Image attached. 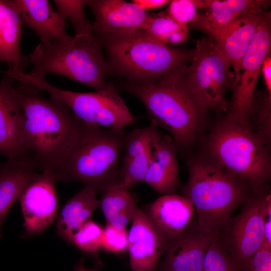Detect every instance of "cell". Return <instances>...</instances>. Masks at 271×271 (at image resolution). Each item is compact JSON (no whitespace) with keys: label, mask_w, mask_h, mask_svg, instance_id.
Returning a JSON list of instances; mask_svg holds the SVG:
<instances>
[{"label":"cell","mask_w":271,"mask_h":271,"mask_svg":"<svg viewBox=\"0 0 271 271\" xmlns=\"http://www.w3.org/2000/svg\"><path fill=\"white\" fill-rule=\"evenodd\" d=\"M23 25L12 0H0L1 64L6 62L8 69L25 71L29 63L20 48Z\"/></svg>","instance_id":"44dd1931"},{"label":"cell","mask_w":271,"mask_h":271,"mask_svg":"<svg viewBox=\"0 0 271 271\" xmlns=\"http://www.w3.org/2000/svg\"><path fill=\"white\" fill-rule=\"evenodd\" d=\"M263 13L239 17L230 24L222 26L210 23L203 14H199L197 19L188 26L189 30H198L206 33L228 58L235 76L236 85L240 79L241 61Z\"/></svg>","instance_id":"4fadbf2b"},{"label":"cell","mask_w":271,"mask_h":271,"mask_svg":"<svg viewBox=\"0 0 271 271\" xmlns=\"http://www.w3.org/2000/svg\"><path fill=\"white\" fill-rule=\"evenodd\" d=\"M102 45L93 34L74 36L68 41L39 44L28 56L30 73L45 78L48 74L63 76L85 84L96 91L105 89L109 65L105 60Z\"/></svg>","instance_id":"8992f818"},{"label":"cell","mask_w":271,"mask_h":271,"mask_svg":"<svg viewBox=\"0 0 271 271\" xmlns=\"http://www.w3.org/2000/svg\"><path fill=\"white\" fill-rule=\"evenodd\" d=\"M127 245L128 232L125 228H118L106 224L102 248L110 252L119 253L127 249Z\"/></svg>","instance_id":"1f68e13d"},{"label":"cell","mask_w":271,"mask_h":271,"mask_svg":"<svg viewBox=\"0 0 271 271\" xmlns=\"http://www.w3.org/2000/svg\"><path fill=\"white\" fill-rule=\"evenodd\" d=\"M104 228L91 220L80 227L74 233L71 243L88 253H95L102 248Z\"/></svg>","instance_id":"f1b7e54d"},{"label":"cell","mask_w":271,"mask_h":271,"mask_svg":"<svg viewBox=\"0 0 271 271\" xmlns=\"http://www.w3.org/2000/svg\"><path fill=\"white\" fill-rule=\"evenodd\" d=\"M193 51L185 73L188 86L207 111L225 110L226 91L236 85L229 59L208 36L198 39Z\"/></svg>","instance_id":"9c48e42d"},{"label":"cell","mask_w":271,"mask_h":271,"mask_svg":"<svg viewBox=\"0 0 271 271\" xmlns=\"http://www.w3.org/2000/svg\"><path fill=\"white\" fill-rule=\"evenodd\" d=\"M241 271H271V248L262 246L247 261Z\"/></svg>","instance_id":"d6a6232c"},{"label":"cell","mask_w":271,"mask_h":271,"mask_svg":"<svg viewBox=\"0 0 271 271\" xmlns=\"http://www.w3.org/2000/svg\"><path fill=\"white\" fill-rule=\"evenodd\" d=\"M2 58V46H1V37H0V64Z\"/></svg>","instance_id":"74e56055"},{"label":"cell","mask_w":271,"mask_h":271,"mask_svg":"<svg viewBox=\"0 0 271 271\" xmlns=\"http://www.w3.org/2000/svg\"><path fill=\"white\" fill-rule=\"evenodd\" d=\"M128 232L127 249L133 271H157L168 243L145 212L138 207Z\"/></svg>","instance_id":"9a60e30c"},{"label":"cell","mask_w":271,"mask_h":271,"mask_svg":"<svg viewBox=\"0 0 271 271\" xmlns=\"http://www.w3.org/2000/svg\"><path fill=\"white\" fill-rule=\"evenodd\" d=\"M192 201L184 196L164 194L151 203L146 213L169 243L192 225L195 214Z\"/></svg>","instance_id":"ac0fdd59"},{"label":"cell","mask_w":271,"mask_h":271,"mask_svg":"<svg viewBox=\"0 0 271 271\" xmlns=\"http://www.w3.org/2000/svg\"><path fill=\"white\" fill-rule=\"evenodd\" d=\"M98 193L94 188L85 186L66 202L57 218L60 237L71 243L77 229L91 220L93 213L99 207Z\"/></svg>","instance_id":"603a6c76"},{"label":"cell","mask_w":271,"mask_h":271,"mask_svg":"<svg viewBox=\"0 0 271 271\" xmlns=\"http://www.w3.org/2000/svg\"><path fill=\"white\" fill-rule=\"evenodd\" d=\"M202 271H238L219 237L207 249Z\"/></svg>","instance_id":"f546056e"},{"label":"cell","mask_w":271,"mask_h":271,"mask_svg":"<svg viewBox=\"0 0 271 271\" xmlns=\"http://www.w3.org/2000/svg\"><path fill=\"white\" fill-rule=\"evenodd\" d=\"M209 158L229 173L253 187L266 185L271 173L269 146L249 126L229 116L213 129L207 142Z\"/></svg>","instance_id":"52a82bcc"},{"label":"cell","mask_w":271,"mask_h":271,"mask_svg":"<svg viewBox=\"0 0 271 271\" xmlns=\"http://www.w3.org/2000/svg\"><path fill=\"white\" fill-rule=\"evenodd\" d=\"M216 238L193 221L183 234L168 244L163 271H202L207 249Z\"/></svg>","instance_id":"e0dca14e"},{"label":"cell","mask_w":271,"mask_h":271,"mask_svg":"<svg viewBox=\"0 0 271 271\" xmlns=\"http://www.w3.org/2000/svg\"><path fill=\"white\" fill-rule=\"evenodd\" d=\"M255 188L229 173L210 158H200L188 164V180L183 196L192 201L200 229L218 237L233 212Z\"/></svg>","instance_id":"3957f363"},{"label":"cell","mask_w":271,"mask_h":271,"mask_svg":"<svg viewBox=\"0 0 271 271\" xmlns=\"http://www.w3.org/2000/svg\"><path fill=\"white\" fill-rule=\"evenodd\" d=\"M97 37V36H96ZM107 51L110 63L129 83H156L187 65L194 51L170 46L146 36L142 31L119 36L97 37Z\"/></svg>","instance_id":"5b68a950"},{"label":"cell","mask_w":271,"mask_h":271,"mask_svg":"<svg viewBox=\"0 0 271 271\" xmlns=\"http://www.w3.org/2000/svg\"><path fill=\"white\" fill-rule=\"evenodd\" d=\"M262 246L271 248V200L268 202L265 211Z\"/></svg>","instance_id":"836d02e7"},{"label":"cell","mask_w":271,"mask_h":271,"mask_svg":"<svg viewBox=\"0 0 271 271\" xmlns=\"http://www.w3.org/2000/svg\"><path fill=\"white\" fill-rule=\"evenodd\" d=\"M57 181L53 173L46 169L39 172L21 193L18 199L26 235L43 232L56 217L58 206L55 189Z\"/></svg>","instance_id":"7c38bea8"},{"label":"cell","mask_w":271,"mask_h":271,"mask_svg":"<svg viewBox=\"0 0 271 271\" xmlns=\"http://www.w3.org/2000/svg\"><path fill=\"white\" fill-rule=\"evenodd\" d=\"M128 190L116 184L102 192L98 199V208L101 209L106 224L122 229L132 221L138 207Z\"/></svg>","instance_id":"cb8c5ba5"},{"label":"cell","mask_w":271,"mask_h":271,"mask_svg":"<svg viewBox=\"0 0 271 271\" xmlns=\"http://www.w3.org/2000/svg\"><path fill=\"white\" fill-rule=\"evenodd\" d=\"M23 113L22 142L37 171L55 174L64 165L84 123L61 101L35 87L15 86Z\"/></svg>","instance_id":"6da1fadb"},{"label":"cell","mask_w":271,"mask_h":271,"mask_svg":"<svg viewBox=\"0 0 271 271\" xmlns=\"http://www.w3.org/2000/svg\"><path fill=\"white\" fill-rule=\"evenodd\" d=\"M23 23L38 36L41 44L68 41L73 37L66 31L67 22L47 0H12Z\"/></svg>","instance_id":"d6986e66"},{"label":"cell","mask_w":271,"mask_h":271,"mask_svg":"<svg viewBox=\"0 0 271 271\" xmlns=\"http://www.w3.org/2000/svg\"><path fill=\"white\" fill-rule=\"evenodd\" d=\"M177 147L173 139L162 135L154 145L152 159L144 178L155 192L174 194L180 186Z\"/></svg>","instance_id":"ffe728a7"},{"label":"cell","mask_w":271,"mask_h":271,"mask_svg":"<svg viewBox=\"0 0 271 271\" xmlns=\"http://www.w3.org/2000/svg\"><path fill=\"white\" fill-rule=\"evenodd\" d=\"M270 200L266 186L255 188L239 213L229 220L219 234L238 271L262 246L265 211Z\"/></svg>","instance_id":"30bf717a"},{"label":"cell","mask_w":271,"mask_h":271,"mask_svg":"<svg viewBox=\"0 0 271 271\" xmlns=\"http://www.w3.org/2000/svg\"><path fill=\"white\" fill-rule=\"evenodd\" d=\"M53 2L57 11L72 24L75 30V36L93 33L92 25L85 15V0H54Z\"/></svg>","instance_id":"83f0119b"},{"label":"cell","mask_w":271,"mask_h":271,"mask_svg":"<svg viewBox=\"0 0 271 271\" xmlns=\"http://www.w3.org/2000/svg\"><path fill=\"white\" fill-rule=\"evenodd\" d=\"M24 83L45 91L64 103L83 123L122 132L132 125L135 117L130 112L114 85L108 83L103 90L92 92H77L62 89L49 83L45 78L25 73Z\"/></svg>","instance_id":"ba28073f"},{"label":"cell","mask_w":271,"mask_h":271,"mask_svg":"<svg viewBox=\"0 0 271 271\" xmlns=\"http://www.w3.org/2000/svg\"><path fill=\"white\" fill-rule=\"evenodd\" d=\"M187 66L153 84L127 83L123 86L143 103L151 123L167 130L177 149L181 150L188 148L196 139L207 112L186 82Z\"/></svg>","instance_id":"7a4b0ae2"},{"label":"cell","mask_w":271,"mask_h":271,"mask_svg":"<svg viewBox=\"0 0 271 271\" xmlns=\"http://www.w3.org/2000/svg\"><path fill=\"white\" fill-rule=\"evenodd\" d=\"M126 136L84 123L67 159L55 174L57 181L78 182L99 193L117 184Z\"/></svg>","instance_id":"277c9868"},{"label":"cell","mask_w":271,"mask_h":271,"mask_svg":"<svg viewBox=\"0 0 271 271\" xmlns=\"http://www.w3.org/2000/svg\"><path fill=\"white\" fill-rule=\"evenodd\" d=\"M141 31L149 38L167 45L183 44L190 38L188 26L175 21L166 11L150 13Z\"/></svg>","instance_id":"d4e9b609"},{"label":"cell","mask_w":271,"mask_h":271,"mask_svg":"<svg viewBox=\"0 0 271 271\" xmlns=\"http://www.w3.org/2000/svg\"><path fill=\"white\" fill-rule=\"evenodd\" d=\"M75 271H91L86 268L83 264V261L81 260L80 262L76 266Z\"/></svg>","instance_id":"8d00e7d4"},{"label":"cell","mask_w":271,"mask_h":271,"mask_svg":"<svg viewBox=\"0 0 271 271\" xmlns=\"http://www.w3.org/2000/svg\"><path fill=\"white\" fill-rule=\"evenodd\" d=\"M262 72L267 91L271 94V55L268 54L263 60L261 67Z\"/></svg>","instance_id":"d590c367"},{"label":"cell","mask_w":271,"mask_h":271,"mask_svg":"<svg viewBox=\"0 0 271 271\" xmlns=\"http://www.w3.org/2000/svg\"><path fill=\"white\" fill-rule=\"evenodd\" d=\"M161 137L158 127L152 123L127 133L121 161H128L143 154L152 148Z\"/></svg>","instance_id":"484cf974"},{"label":"cell","mask_w":271,"mask_h":271,"mask_svg":"<svg viewBox=\"0 0 271 271\" xmlns=\"http://www.w3.org/2000/svg\"><path fill=\"white\" fill-rule=\"evenodd\" d=\"M15 82L6 76L0 81V155L9 160L30 158L22 145L23 113Z\"/></svg>","instance_id":"2e32d148"},{"label":"cell","mask_w":271,"mask_h":271,"mask_svg":"<svg viewBox=\"0 0 271 271\" xmlns=\"http://www.w3.org/2000/svg\"><path fill=\"white\" fill-rule=\"evenodd\" d=\"M197 10L194 0H173L166 12L178 23L188 26L197 19L199 14Z\"/></svg>","instance_id":"4dcf8cb0"},{"label":"cell","mask_w":271,"mask_h":271,"mask_svg":"<svg viewBox=\"0 0 271 271\" xmlns=\"http://www.w3.org/2000/svg\"><path fill=\"white\" fill-rule=\"evenodd\" d=\"M132 2L140 7L145 11L157 9L168 5L170 1L167 0H133Z\"/></svg>","instance_id":"e575fe53"},{"label":"cell","mask_w":271,"mask_h":271,"mask_svg":"<svg viewBox=\"0 0 271 271\" xmlns=\"http://www.w3.org/2000/svg\"><path fill=\"white\" fill-rule=\"evenodd\" d=\"M30 158L0 163V239L2 226L9 210L26 186L37 175Z\"/></svg>","instance_id":"7402d4cb"},{"label":"cell","mask_w":271,"mask_h":271,"mask_svg":"<svg viewBox=\"0 0 271 271\" xmlns=\"http://www.w3.org/2000/svg\"><path fill=\"white\" fill-rule=\"evenodd\" d=\"M271 13L266 10L242 59L239 81L234 88L229 116L249 125L251 105L262 63L270 53Z\"/></svg>","instance_id":"8fae6325"},{"label":"cell","mask_w":271,"mask_h":271,"mask_svg":"<svg viewBox=\"0 0 271 271\" xmlns=\"http://www.w3.org/2000/svg\"><path fill=\"white\" fill-rule=\"evenodd\" d=\"M255 122L256 134L267 145L271 136V94L267 91L255 92L249 119Z\"/></svg>","instance_id":"4316f807"},{"label":"cell","mask_w":271,"mask_h":271,"mask_svg":"<svg viewBox=\"0 0 271 271\" xmlns=\"http://www.w3.org/2000/svg\"><path fill=\"white\" fill-rule=\"evenodd\" d=\"M95 17L93 31L98 37L119 36L141 31L150 13L132 2L122 0H85Z\"/></svg>","instance_id":"5bb4252c"}]
</instances>
